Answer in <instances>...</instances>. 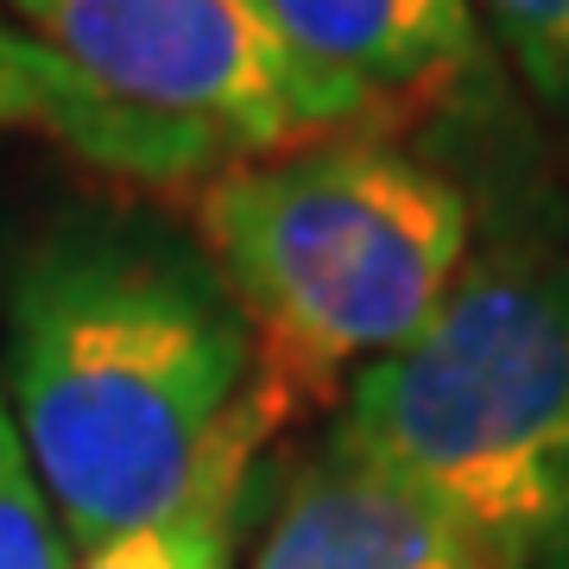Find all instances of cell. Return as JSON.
<instances>
[{"instance_id": "4", "label": "cell", "mask_w": 569, "mask_h": 569, "mask_svg": "<svg viewBox=\"0 0 569 569\" xmlns=\"http://www.w3.org/2000/svg\"><path fill=\"white\" fill-rule=\"evenodd\" d=\"M0 13L102 96L209 127L234 152L329 140L380 108L310 63L266 0H0Z\"/></svg>"}, {"instance_id": "8", "label": "cell", "mask_w": 569, "mask_h": 569, "mask_svg": "<svg viewBox=\"0 0 569 569\" xmlns=\"http://www.w3.org/2000/svg\"><path fill=\"white\" fill-rule=\"evenodd\" d=\"M253 456H260V437H241L171 512L121 531L96 550H77L70 569H234Z\"/></svg>"}, {"instance_id": "2", "label": "cell", "mask_w": 569, "mask_h": 569, "mask_svg": "<svg viewBox=\"0 0 569 569\" xmlns=\"http://www.w3.org/2000/svg\"><path fill=\"white\" fill-rule=\"evenodd\" d=\"M190 216L279 418L406 348L456 291L475 234L462 183L373 133L234 159L203 178Z\"/></svg>"}, {"instance_id": "5", "label": "cell", "mask_w": 569, "mask_h": 569, "mask_svg": "<svg viewBox=\"0 0 569 569\" xmlns=\"http://www.w3.org/2000/svg\"><path fill=\"white\" fill-rule=\"evenodd\" d=\"M247 569H507L475 531L399 475L317 443L284 475Z\"/></svg>"}, {"instance_id": "3", "label": "cell", "mask_w": 569, "mask_h": 569, "mask_svg": "<svg viewBox=\"0 0 569 569\" xmlns=\"http://www.w3.org/2000/svg\"><path fill=\"white\" fill-rule=\"evenodd\" d=\"M329 443L456 512L507 569H569V253H468L443 310L342 387Z\"/></svg>"}, {"instance_id": "7", "label": "cell", "mask_w": 569, "mask_h": 569, "mask_svg": "<svg viewBox=\"0 0 569 569\" xmlns=\"http://www.w3.org/2000/svg\"><path fill=\"white\" fill-rule=\"evenodd\" d=\"M310 63L361 82L373 102L437 96L481 70V20L468 0H266Z\"/></svg>"}, {"instance_id": "1", "label": "cell", "mask_w": 569, "mask_h": 569, "mask_svg": "<svg viewBox=\"0 0 569 569\" xmlns=\"http://www.w3.org/2000/svg\"><path fill=\"white\" fill-rule=\"evenodd\" d=\"M216 266L152 228H70L20 272L7 406L70 550L159 519L241 437L284 425Z\"/></svg>"}, {"instance_id": "9", "label": "cell", "mask_w": 569, "mask_h": 569, "mask_svg": "<svg viewBox=\"0 0 569 569\" xmlns=\"http://www.w3.org/2000/svg\"><path fill=\"white\" fill-rule=\"evenodd\" d=\"M70 538L0 392V569H70Z\"/></svg>"}, {"instance_id": "10", "label": "cell", "mask_w": 569, "mask_h": 569, "mask_svg": "<svg viewBox=\"0 0 569 569\" xmlns=\"http://www.w3.org/2000/svg\"><path fill=\"white\" fill-rule=\"evenodd\" d=\"M475 20L507 44L531 96L569 114V0H468Z\"/></svg>"}, {"instance_id": "6", "label": "cell", "mask_w": 569, "mask_h": 569, "mask_svg": "<svg viewBox=\"0 0 569 569\" xmlns=\"http://www.w3.org/2000/svg\"><path fill=\"white\" fill-rule=\"evenodd\" d=\"M0 133H26L70 152L77 164H96L127 183H203L241 152L190 121H164L146 108H127L102 96L89 77H77L58 51H44L26 26L0 13Z\"/></svg>"}]
</instances>
